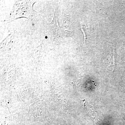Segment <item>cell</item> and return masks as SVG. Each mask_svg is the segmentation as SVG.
Wrapping results in <instances>:
<instances>
[{
	"label": "cell",
	"instance_id": "cell-1",
	"mask_svg": "<svg viewBox=\"0 0 125 125\" xmlns=\"http://www.w3.org/2000/svg\"><path fill=\"white\" fill-rule=\"evenodd\" d=\"M84 105L85 111L87 112V114H88L89 116L92 118H94L96 113L93 107H92L89 104H88L86 102L84 103Z\"/></svg>",
	"mask_w": 125,
	"mask_h": 125
}]
</instances>
